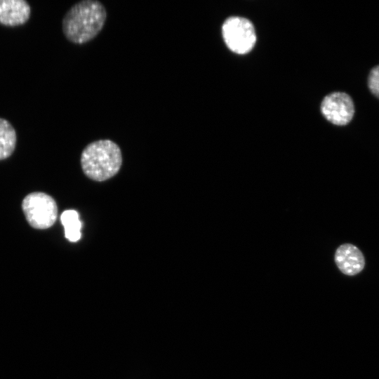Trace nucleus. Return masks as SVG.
<instances>
[{
  "label": "nucleus",
  "mask_w": 379,
  "mask_h": 379,
  "mask_svg": "<svg viewBox=\"0 0 379 379\" xmlns=\"http://www.w3.org/2000/svg\"><path fill=\"white\" fill-rule=\"evenodd\" d=\"M105 6L97 0H83L74 4L65 13L62 29L66 39L76 44H86L102 29L106 20Z\"/></svg>",
  "instance_id": "1"
},
{
  "label": "nucleus",
  "mask_w": 379,
  "mask_h": 379,
  "mask_svg": "<svg viewBox=\"0 0 379 379\" xmlns=\"http://www.w3.org/2000/svg\"><path fill=\"white\" fill-rule=\"evenodd\" d=\"M81 165L89 178L104 181L114 176L122 164L120 147L111 140H98L88 144L81 154Z\"/></svg>",
  "instance_id": "2"
},
{
  "label": "nucleus",
  "mask_w": 379,
  "mask_h": 379,
  "mask_svg": "<svg viewBox=\"0 0 379 379\" xmlns=\"http://www.w3.org/2000/svg\"><path fill=\"white\" fill-rule=\"evenodd\" d=\"M22 207L27 221L35 229L49 228L56 220V203L45 193L32 192L27 195L22 201Z\"/></svg>",
  "instance_id": "3"
},
{
  "label": "nucleus",
  "mask_w": 379,
  "mask_h": 379,
  "mask_svg": "<svg viewBox=\"0 0 379 379\" xmlns=\"http://www.w3.org/2000/svg\"><path fill=\"white\" fill-rule=\"evenodd\" d=\"M222 34L228 48L239 55L251 51L256 41L253 25L242 17L232 16L226 19L222 26Z\"/></svg>",
  "instance_id": "4"
},
{
  "label": "nucleus",
  "mask_w": 379,
  "mask_h": 379,
  "mask_svg": "<svg viewBox=\"0 0 379 379\" xmlns=\"http://www.w3.org/2000/svg\"><path fill=\"white\" fill-rule=\"evenodd\" d=\"M321 112L329 122L337 126L349 124L354 114L352 98L344 92L331 93L323 99Z\"/></svg>",
  "instance_id": "5"
},
{
  "label": "nucleus",
  "mask_w": 379,
  "mask_h": 379,
  "mask_svg": "<svg viewBox=\"0 0 379 379\" xmlns=\"http://www.w3.org/2000/svg\"><path fill=\"white\" fill-rule=\"evenodd\" d=\"M334 260L340 272L348 276L359 274L365 266L362 252L352 244L340 245L335 251Z\"/></svg>",
  "instance_id": "6"
},
{
  "label": "nucleus",
  "mask_w": 379,
  "mask_h": 379,
  "mask_svg": "<svg viewBox=\"0 0 379 379\" xmlns=\"http://www.w3.org/2000/svg\"><path fill=\"white\" fill-rule=\"evenodd\" d=\"M31 13L29 3L25 0H0V24L14 27L27 22Z\"/></svg>",
  "instance_id": "7"
},
{
  "label": "nucleus",
  "mask_w": 379,
  "mask_h": 379,
  "mask_svg": "<svg viewBox=\"0 0 379 379\" xmlns=\"http://www.w3.org/2000/svg\"><path fill=\"white\" fill-rule=\"evenodd\" d=\"M17 135L13 125L0 118V160L9 157L15 150Z\"/></svg>",
  "instance_id": "8"
},
{
  "label": "nucleus",
  "mask_w": 379,
  "mask_h": 379,
  "mask_svg": "<svg viewBox=\"0 0 379 379\" xmlns=\"http://www.w3.org/2000/svg\"><path fill=\"white\" fill-rule=\"evenodd\" d=\"M60 220L65 227L66 238L72 242L79 240L81 222L79 220L78 213L74 210L65 211L60 216Z\"/></svg>",
  "instance_id": "9"
},
{
  "label": "nucleus",
  "mask_w": 379,
  "mask_h": 379,
  "mask_svg": "<svg viewBox=\"0 0 379 379\" xmlns=\"http://www.w3.org/2000/svg\"><path fill=\"white\" fill-rule=\"evenodd\" d=\"M368 86L370 91L379 99V65L371 70L368 77Z\"/></svg>",
  "instance_id": "10"
}]
</instances>
